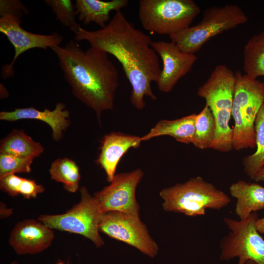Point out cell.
I'll use <instances>...</instances> for the list:
<instances>
[{
  "instance_id": "1",
  "label": "cell",
  "mask_w": 264,
  "mask_h": 264,
  "mask_svg": "<svg viewBox=\"0 0 264 264\" xmlns=\"http://www.w3.org/2000/svg\"><path fill=\"white\" fill-rule=\"evenodd\" d=\"M77 42L86 41L90 47L113 56L120 63L132 86V104L137 109L145 106L144 97H156L151 83L157 82L161 72L158 55L151 47L150 37L135 28L121 11L103 28L89 31L81 25L73 32Z\"/></svg>"
},
{
  "instance_id": "2",
  "label": "cell",
  "mask_w": 264,
  "mask_h": 264,
  "mask_svg": "<svg viewBox=\"0 0 264 264\" xmlns=\"http://www.w3.org/2000/svg\"><path fill=\"white\" fill-rule=\"evenodd\" d=\"M58 58L73 95L95 112L101 125L103 111L112 110L118 87L119 72L106 52L90 47L84 51L78 42L50 48Z\"/></svg>"
},
{
  "instance_id": "3",
  "label": "cell",
  "mask_w": 264,
  "mask_h": 264,
  "mask_svg": "<svg viewBox=\"0 0 264 264\" xmlns=\"http://www.w3.org/2000/svg\"><path fill=\"white\" fill-rule=\"evenodd\" d=\"M235 85V73L220 64L197 91L198 95L205 99L216 122L215 137L210 148L220 152H229L233 149V131L229 124Z\"/></svg>"
},
{
  "instance_id": "4",
  "label": "cell",
  "mask_w": 264,
  "mask_h": 264,
  "mask_svg": "<svg viewBox=\"0 0 264 264\" xmlns=\"http://www.w3.org/2000/svg\"><path fill=\"white\" fill-rule=\"evenodd\" d=\"M159 195L165 211L189 217L204 215L206 209L220 210L231 202L224 192L199 176L164 188Z\"/></svg>"
},
{
  "instance_id": "5",
  "label": "cell",
  "mask_w": 264,
  "mask_h": 264,
  "mask_svg": "<svg viewBox=\"0 0 264 264\" xmlns=\"http://www.w3.org/2000/svg\"><path fill=\"white\" fill-rule=\"evenodd\" d=\"M235 76L231 111L234 121L233 147L236 151L254 149L256 147L255 120L264 103L262 83L242 75L240 71L235 72Z\"/></svg>"
},
{
  "instance_id": "6",
  "label": "cell",
  "mask_w": 264,
  "mask_h": 264,
  "mask_svg": "<svg viewBox=\"0 0 264 264\" xmlns=\"http://www.w3.org/2000/svg\"><path fill=\"white\" fill-rule=\"evenodd\" d=\"M247 21L246 14L238 5L213 6L204 10L198 24L171 34L169 37L181 51L195 54L212 38Z\"/></svg>"
},
{
  "instance_id": "7",
  "label": "cell",
  "mask_w": 264,
  "mask_h": 264,
  "mask_svg": "<svg viewBox=\"0 0 264 264\" xmlns=\"http://www.w3.org/2000/svg\"><path fill=\"white\" fill-rule=\"evenodd\" d=\"M139 19L146 30L170 35L188 28L200 13L193 0H140Z\"/></svg>"
},
{
  "instance_id": "8",
  "label": "cell",
  "mask_w": 264,
  "mask_h": 264,
  "mask_svg": "<svg viewBox=\"0 0 264 264\" xmlns=\"http://www.w3.org/2000/svg\"><path fill=\"white\" fill-rule=\"evenodd\" d=\"M80 200L65 213L40 215L38 220L52 229L82 235L89 239L97 247L104 245L99 234V225L104 213L99 208L97 199L87 188H80Z\"/></svg>"
},
{
  "instance_id": "9",
  "label": "cell",
  "mask_w": 264,
  "mask_h": 264,
  "mask_svg": "<svg viewBox=\"0 0 264 264\" xmlns=\"http://www.w3.org/2000/svg\"><path fill=\"white\" fill-rule=\"evenodd\" d=\"M258 219L256 212L244 220L223 218L230 231L220 242V260L229 261L238 258V264H246L248 261L264 264V239L256 226Z\"/></svg>"
},
{
  "instance_id": "10",
  "label": "cell",
  "mask_w": 264,
  "mask_h": 264,
  "mask_svg": "<svg viewBox=\"0 0 264 264\" xmlns=\"http://www.w3.org/2000/svg\"><path fill=\"white\" fill-rule=\"evenodd\" d=\"M99 230L111 238L135 247L151 258H154L158 253V245L139 216L117 211L104 213Z\"/></svg>"
},
{
  "instance_id": "11",
  "label": "cell",
  "mask_w": 264,
  "mask_h": 264,
  "mask_svg": "<svg viewBox=\"0 0 264 264\" xmlns=\"http://www.w3.org/2000/svg\"><path fill=\"white\" fill-rule=\"evenodd\" d=\"M139 168L115 175L110 184L94 193L101 212L117 211L139 216L136 187L143 176Z\"/></svg>"
},
{
  "instance_id": "12",
  "label": "cell",
  "mask_w": 264,
  "mask_h": 264,
  "mask_svg": "<svg viewBox=\"0 0 264 264\" xmlns=\"http://www.w3.org/2000/svg\"><path fill=\"white\" fill-rule=\"evenodd\" d=\"M21 20L11 16L0 18V32L7 37L15 51L11 63L3 66L1 68V76L4 79L13 76V66L21 54L34 48L46 50L60 45L64 39L62 35L56 32L48 35L28 32L21 26Z\"/></svg>"
},
{
  "instance_id": "13",
  "label": "cell",
  "mask_w": 264,
  "mask_h": 264,
  "mask_svg": "<svg viewBox=\"0 0 264 264\" xmlns=\"http://www.w3.org/2000/svg\"><path fill=\"white\" fill-rule=\"evenodd\" d=\"M151 47L160 56L163 64L156 82L158 89L163 92H170L178 81L191 70L197 56L181 51L172 41H152Z\"/></svg>"
},
{
  "instance_id": "14",
  "label": "cell",
  "mask_w": 264,
  "mask_h": 264,
  "mask_svg": "<svg viewBox=\"0 0 264 264\" xmlns=\"http://www.w3.org/2000/svg\"><path fill=\"white\" fill-rule=\"evenodd\" d=\"M54 238L52 229L38 220L28 219L15 225L9 243L19 255L35 254L47 249Z\"/></svg>"
},
{
  "instance_id": "15",
  "label": "cell",
  "mask_w": 264,
  "mask_h": 264,
  "mask_svg": "<svg viewBox=\"0 0 264 264\" xmlns=\"http://www.w3.org/2000/svg\"><path fill=\"white\" fill-rule=\"evenodd\" d=\"M69 115V112L66 109L65 103L58 102L53 110L45 108L41 111L34 107H28L17 108L10 111H1L0 119L9 122L22 119L42 121L51 128L53 139L59 141L63 138L64 132L70 124Z\"/></svg>"
},
{
  "instance_id": "16",
  "label": "cell",
  "mask_w": 264,
  "mask_h": 264,
  "mask_svg": "<svg viewBox=\"0 0 264 264\" xmlns=\"http://www.w3.org/2000/svg\"><path fill=\"white\" fill-rule=\"evenodd\" d=\"M141 141V137L121 132H111L104 136L96 163L105 170L109 182L115 176L121 157L129 149L138 148Z\"/></svg>"
},
{
  "instance_id": "17",
  "label": "cell",
  "mask_w": 264,
  "mask_h": 264,
  "mask_svg": "<svg viewBox=\"0 0 264 264\" xmlns=\"http://www.w3.org/2000/svg\"><path fill=\"white\" fill-rule=\"evenodd\" d=\"M229 192L237 199L235 212L240 220L264 209V187L259 184L240 180L230 185Z\"/></svg>"
},
{
  "instance_id": "18",
  "label": "cell",
  "mask_w": 264,
  "mask_h": 264,
  "mask_svg": "<svg viewBox=\"0 0 264 264\" xmlns=\"http://www.w3.org/2000/svg\"><path fill=\"white\" fill-rule=\"evenodd\" d=\"M129 2L128 0H76L74 5L78 19L84 24L94 22L103 28L111 20L110 12L121 10Z\"/></svg>"
},
{
  "instance_id": "19",
  "label": "cell",
  "mask_w": 264,
  "mask_h": 264,
  "mask_svg": "<svg viewBox=\"0 0 264 264\" xmlns=\"http://www.w3.org/2000/svg\"><path fill=\"white\" fill-rule=\"evenodd\" d=\"M196 114L193 113L175 120H161L141 137L142 141L162 135H169L178 142L188 144L192 143L195 132Z\"/></svg>"
},
{
  "instance_id": "20",
  "label": "cell",
  "mask_w": 264,
  "mask_h": 264,
  "mask_svg": "<svg viewBox=\"0 0 264 264\" xmlns=\"http://www.w3.org/2000/svg\"><path fill=\"white\" fill-rule=\"evenodd\" d=\"M44 148L22 130L14 129L3 138L0 144V153L24 158L35 159Z\"/></svg>"
},
{
  "instance_id": "21",
  "label": "cell",
  "mask_w": 264,
  "mask_h": 264,
  "mask_svg": "<svg viewBox=\"0 0 264 264\" xmlns=\"http://www.w3.org/2000/svg\"><path fill=\"white\" fill-rule=\"evenodd\" d=\"M243 70L253 80L264 76V32L255 35L247 42L243 51Z\"/></svg>"
},
{
  "instance_id": "22",
  "label": "cell",
  "mask_w": 264,
  "mask_h": 264,
  "mask_svg": "<svg viewBox=\"0 0 264 264\" xmlns=\"http://www.w3.org/2000/svg\"><path fill=\"white\" fill-rule=\"evenodd\" d=\"M255 129L256 150L244 157L242 161L244 173L252 179L264 165V103L257 113Z\"/></svg>"
},
{
  "instance_id": "23",
  "label": "cell",
  "mask_w": 264,
  "mask_h": 264,
  "mask_svg": "<svg viewBox=\"0 0 264 264\" xmlns=\"http://www.w3.org/2000/svg\"><path fill=\"white\" fill-rule=\"evenodd\" d=\"M49 172L51 178L63 184L64 189L70 193H75L79 188L81 175L75 161L68 158H60L51 164Z\"/></svg>"
},
{
  "instance_id": "24",
  "label": "cell",
  "mask_w": 264,
  "mask_h": 264,
  "mask_svg": "<svg viewBox=\"0 0 264 264\" xmlns=\"http://www.w3.org/2000/svg\"><path fill=\"white\" fill-rule=\"evenodd\" d=\"M216 131L214 117L208 106L205 104L202 110L196 114L195 132L192 144L201 150L210 148L215 137Z\"/></svg>"
},
{
  "instance_id": "25",
  "label": "cell",
  "mask_w": 264,
  "mask_h": 264,
  "mask_svg": "<svg viewBox=\"0 0 264 264\" xmlns=\"http://www.w3.org/2000/svg\"><path fill=\"white\" fill-rule=\"evenodd\" d=\"M56 16V19L64 26L73 32L80 25L76 22L75 5L70 0H44Z\"/></svg>"
},
{
  "instance_id": "26",
  "label": "cell",
  "mask_w": 264,
  "mask_h": 264,
  "mask_svg": "<svg viewBox=\"0 0 264 264\" xmlns=\"http://www.w3.org/2000/svg\"><path fill=\"white\" fill-rule=\"evenodd\" d=\"M34 159L0 154V178L15 173H29Z\"/></svg>"
},
{
  "instance_id": "27",
  "label": "cell",
  "mask_w": 264,
  "mask_h": 264,
  "mask_svg": "<svg viewBox=\"0 0 264 264\" xmlns=\"http://www.w3.org/2000/svg\"><path fill=\"white\" fill-rule=\"evenodd\" d=\"M45 190L44 187L37 184L34 180L19 176L15 186V195H21L24 198H35Z\"/></svg>"
},
{
  "instance_id": "28",
  "label": "cell",
  "mask_w": 264,
  "mask_h": 264,
  "mask_svg": "<svg viewBox=\"0 0 264 264\" xmlns=\"http://www.w3.org/2000/svg\"><path fill=\"white\" fill-rule=\"evenodd\" d=\"M29 11L19 0H0V17L11 16L22 21L23 15H28Z\"/></svg>"
},
{
  "instance_id": "29",
  "label": "cell",
  "mask_w": 264,
  "mask_h": 264,
  "mask_svg": "<svg viewBox=\"0 0 264 264\" xmlns=\"http://www.w3.org/2000/svg\"><path fill=\"white\" fill-rule=\"evenodd\" d=\"M0 218L4 219L10 216L13 214V210L11 208H8L3 203L0 202Z\"/></svg>"
},
{
  "instance_id": "30",
  "label": "cell",
  "mask_w": 264,
  "mask_h": 264,
  "mask_svg": "<svg viewBox=\"0 0 264 264\" xmlns=\"http://www.w3.org/2000/svg\"><path fill=\"white\" fill-rule=\"evenodd\" d=\"M256 226L260 233L264 234V217L257 220Z\"/></svg>"
},
{
  "instance_id": "31",
  "label": "cell",
  "mask_w": 264,
  "mask_h": 264,
  "mask_svg": "<svg viewBox=\"0 0 264 264\" xmlns=\"http://www.w3.org/2000/svg\"><path fill=\"white\" fill-rule=\"evenodd\" d=\"M253 180L256 182L264 181V165L257 173Z\"/></svg>"
},
{
  "instance_id": "32",
  "label": "cell",
  "mask_w": 264,
  "mask_h": 264,
  "mask_svg": "<svg viewBox=\"0 0 264 264\" xmlns=\"http://www.w3.org/2000/svg\"><path fill=\"white\" fill-rule=\"evenodd\" d=\"M0 93L1 99H5L9 96V93L6 88L1 83L0 84Z\"/></svg>"
},
{
  "instance_id": "33",
  "label": "cell",
  "mask_w": 264,
  "mask_h": 264,
  "mask_svg": "<svg viewBox=\"0 0 264 264\" xmlns=\"http://www.w3.org/2000/svg\"><path fill=\"white\" fill-rule=\"evenodd\" d=\"M262 92L263 94V96L264 97V82L262 83Z\"/></svg>"
},
{
  "instance_id": "34",
  "label": "cell",
  "mask_w": 264,
  "mask_h": 264,
  "mask_svg": "<svg viewBox=\"0 0 264 264\" xmlns=\"http://www.w3.org/2000/svg\"><path fill=\"white\" fill-rule=\"evenodd\" d=\"M246 264H254V262L252 261H248Z\"/></svg>"
},
{
  "instance_id": "35",
  "label": "cell",
  "mask_w": 264,
  "mask_h": 264,
  "mask_svg": "<svg viewBox=\"0 0 264 264\" xmlns=\"http://www.w3.org/2000/svg\"><path fill=\"white\" fill-rule=\"evenodd\" d=\"M56 264H65L64 262L62 261H59Z\"/></svg>"
},
{
  "instance_id": "36",
  "label": "cell",
  "mask_w": 264,
  "mask_h": 264,
  "mask_svg": "<svg viewBox=\"0 0 264 264\" xmlns=\"http://www.w3.org/2000/svg\"><path fill=\"white\" fill-rule=\"evenodd\" d=\"M11 264H19L16 261H13L12 262Z\"/></svg>"
},
{
  "instance_id": "37",
  "label": "cell",
  "mask_w": 264,
  "mask_h": 264,
  "mask_svg": "<svg viewBox=\"0 0 264 264\" xmlns=\"http://www.w3.org/2000/svg\"><path fill=\"white\" fill-rule=\"evenodd\" d=\"M254 264H257L256 263H255V262H254Z\"/></svg>"
},
{
  "instance_id": "38",
  "label": "cell",
  "mask_w": 264,
  "mask_h": 264,
  "mask_svg": "<svg viewBox=\"0 0 264 264\" xmlns=\"http://www.w3.org/2000/svg\"><path fill=\"white\" fill-rule=\"evenodd\" d=\"M263 32H264V30L263 31Z\"/></svg>"
}]
</instances>
